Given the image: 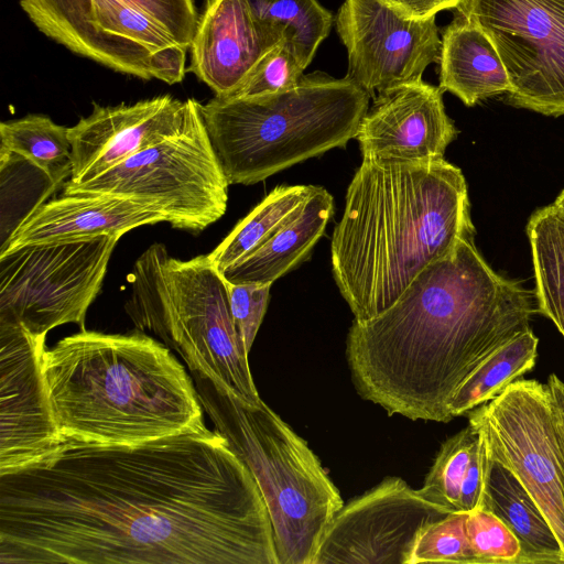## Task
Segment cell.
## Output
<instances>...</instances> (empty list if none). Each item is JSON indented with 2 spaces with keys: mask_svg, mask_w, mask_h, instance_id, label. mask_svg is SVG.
Wrapping results in <instances>:
<instances>
[{
  "mask_svg": "<svg viewBox=\"0 0 564 564\" xmlns=\"http://www.w3.org/2000/svg\"><path fill=\"white\" fill-rule=\"evenodd\" d=\"M443 91L423 79L378 93L357 134L362 159L427 162L444 159L457 129Z\"/></svg>",
  "mask_w": 564,
  "mask_h": 564,
  "instance_id": "cell-17",
  "label": "cell"
},
{
  "mask_svg": "<svg viewBox=\"0 0 564 564\" xmlns=\"http://www.w3.org/2000/svg\"><path fill=\"white\" fill-rule=\"evenodd\" d=\"M119 235L35 243L0 252V321L36 337L64 324L85 329Z\"/></svg>",
  "mask_w": 564,
  "mask_h": 564,
  "instance_id": "cell-10",
  "label": "cell"
},
{
  "mask_svg": "<svg viewBox=\"0 0 564 564\" xmlns=\"http://www.w3.org/2000/svg\"><path fill=\"white\" fill-rule=\"evenodd\" d=\"M446 514L403 479L387 477L336 512L313 564H409L420 530Z\"/></svg>",
  "mask_w": 564,
  "mask_h": 564,
  "instance_id": "cell-14",
  "label": "cell"
},
{
  "mask_svg": "<svg viewBox=\"0 0 564 564\" xmlns=\"http://www.w3.org/2000/svg\"><path fill=\"white\" fill-rule=\"evenodd\" d=\"M45 337L0 321V474L40 462L65 440L42 371Z\"/></svg>",
  "mask_w": 564,
  "mask_h": 564,
  "instance_id": "cell-15",
  "label": "cell"
},
{
  "mask_svg": "<svg viewBox=\"0 0 564 564\" xmlns=\"http://www.w3.org/2000/svg\"><path fill=\"white\" fill-rule=\"evenodd\" d=\"M440 85L466 106L508 93L510 82L489 37L477 25L455 15L442 34Z\"/></svg>",
  "mask_w": 564,
  "mask_h": 564,
  "instance_id": "cell-20",
  "label": "cell"
},
{
  "mask_svg": "<svg viewBox=\"0 0 564 564\" xmlns=\"http://www.w3.org/2000/svg\"><path fill=\"white\" fill-rule=\"evenodd\" d=\"M498 517L520 544L518 564H564V552L543 512L519 479L488 457L481 508Z\"/></svg>",
  "mask_w": 564,
  "mask_h": 564,
  "instance_id": "cell-22",
  "label": "cell"
},
{
  "mask_svg": "<svg viewBox=\"0 0 564 564\" xmlns=\"http://www.w3.org/2000/svg\"><path fill=\"white\" fill-rule=\"evenodd\" d=\"M333 214V196L316 186L291 223L221 272L225 280L234 284L272 285L310 256Z\"/></svg>",
  "mask_w": 564,
  "mask_h": 564,
  "instance_id": "cell-21",
  "label": "cell"
},
{
  "mask_svg": "<svg viewBox=\"0 0 564 564\" xmlns=\"http://www.w3.org/2000/svg\"><path fill=\"white\" fill-rule=\"evenodd\" d=\"M194 100L173 135L84 183L65 182L63 193L110 194L150 203L173 228L199 232L227 209L230 185Z\"/></svg>",
  "mask_w": 564,
  "mask_h": 564,
  "instance_id": "cell-9",
  "label": "cell"
},
{
  "mask_svg": "<svg viewBox=\"0 0 564 564\" xmlns=\"http://www.w3.org/2000/svg\"><path fill=\"white\" fill-rule=\"evenodd\" d=\"M473 237L425 267L379 315L354 319L346 356L357 392L389 415L447 423L459 386L530 329L534 291L498 274Z\"/></svg>",
  "mask_w": 564,
  "mask_h": 564,
  "instance_id": "cell-2",
  "label": "cell"
},
{
  "mask_svg": "<svg viewBox=\"0 0 564 564\" xmlns=\"http://www.w3.org/2000/svg\"><path fill=\"white\" fill-rule=\"evenodd\" d=\"M215 430L254 477L270 514L279 564H313L344 502L319 459L262 400L246 403L192 373Z\"/></svg>",
  "mask_w": 564,
  "mask_h": 564,
  "instance_id": "cell-7",
  "label": "cell"
},
{
  "mask_svg": "<svg viewBox=\"0 0 564 564\" xmlns=\"http://www.w3.org/2000/svg\"><path fill=\"white\" fill-rule=\"evenodd\" d=\"M435 17L405 18L382 0H345L335 24L347 51L346 77L372 98L422 79L426 67L441 56Z\"/></svg>",
  "mask_w": 564,
  "mask_h": 564,
  "instance_id": "cell-13",
  "label": "cell"
},
{
  "mask_svg": "<svg viewBox=\"0 0 564 564\" xmlns=\"http://www.w3.org/2000/svg\"><path fill=\"white\" fill-rule=\"evenodd\" d=\"M40 32L116 72L183 80L198 14L194 0H19Z\"/></svg>",
  "mask_w": 564,
  "mask_h": 564,
  "instance_id": "cell-8",
  "label": "cell"
},
{
  "mask_svg": "<svg viewBox=\"0 0 564 564\" xmlns=\"http://www.w3.org/2000/svg\"><path fill=\"white\" fill-rule=\"evenodd\" d=\"M42 371L64 440L138 445L206 425L192 376L135 328L64 337L44 349Z\"/></svg>",
  "mask_w": 564,
  "mask_h": 564,
  "instance_id": "cell-4",
  "label": "cell"
},
{
  "mask_svg": "<svg viewBox=\"0 0 564 564\" xmlns=\"http://www.w3.org/2000/svg\"><path fill=\"white\" fill-rule=\"evenodd\" d=\"M279 564L261 490L216 430L65 440L0 474V564Z\"/></svg>",
  "mask_w": 564,
  "mask_h": 564,
  "instance_id": "cell-1",
  "label": "cell"
},
{
  "mask_svg": "<svg viewBox=\"0 0 564 564\" xmlns=\"http://www.w3.org/2000/svg\"><path fill=\"white\" fill-rule=\"evenodd\" d=\"M539 313L564 337V216L549 205L534 212L527 226Z\"/></svg>",
  "mask_w": 564,
  "mask_h": 564,
  "instance_id": "cell-24",
  "label": "cell"
},
{
  "mask_svg": "<svg viewBox=\"0 0 564 564\" xmlns=\"http://www.w3.org/2000/svg\"><path fill=\"white\" fill-rule=\"evenodd\" d=\"M553 205L564 216V188L555 198Z\"/></svg>",
  "mask_w": 564,
  "mask_h": 564,
  "instance_id": "cell-36",
  "label": "cell"
},
{
  "mask_svg": "<svg viewBox=\"0 0 564 564\" xmlns=\"http://www.w3.org/2000/svg\"><path fill=\"white\" fill-rule=\"evenodd\" d=\"M227 283L234 323L249 352L268 307L271 285Z\"/></svg>",
  "mask_w": 564,
  "mask_h": 564,
  "instance_id": "cell-32",
  "label": "cell"
},
{
  "mask_svg": "<svg viewBox=\"0 0 564 564\" xmlns=\"http://www.w3.org/2000/svg\"><path fill=\"white\" fill-rule=\"evenodd\" d=\"M467 512L454 511L425 524L415 539L409 564H475L466 532Z\"/></svg>",
  "mask_w": 564,
  "mask_h": 564,
  "instance_id": "cell-29",
  "label": "cell"
},
{
  "mask_svg": "<svg viewBox=\"0 0 564 564\" xmlns=\"http://www.w3.org/2000/svg\"><path fill=\"white\" fill-rule=\"evenodd\" d=\"M278 43L257 25L246 0H207L191 43L188 69L215 96L227 97Z\"/></svg>",
  "mask_w": 564,
  "mask_h": 564,
  "instance_id": "cell-19",
  "label": "cell"
},
{
  "mask_svg": "<svg viewBox=\"0 0 564 564\" xmlns=\"http://www.w3.org/2000/svg\"><path fill=\"white\" fill-rule=\"evenodd\" d=\"M1 150L17 154L43 172L54 185L72 175L68 128L44 115L0 123Z\"/></svg>",
  "mask_w": 564,
  "mask_h": 564,
  "instance_id": "cell-27",
  "label": "cell"
},
{
  "mask_svg": "<svg viewBox=\"0 0 564 564\" xmlns=\"http://www.w3.org/2000/svg\"><path fill=\"white\" fill-rule=\"evenodd\" d=\"M475 234L459 167L445 159H362L332 235L333 275L355 319L367 321Z\"/></svg>",
  "mask_w": 564,
  "mask_h": 564,
  "instance_id": "cell-3",
  "label": "cell"
},
{
  "mask_svg": "<svg viewBox=\"0 0 564 564\" xmlns=\"http://www.w3.org/2000/svg\"><path fill=\"white\" fill-rule=\"evenodd\" d=\"M370 96L346 76H302L289 90L200 105L229 184L251 185L354 139Z\"/></svg>",
  "mask_w": 564,
  "mask_h": 564,
  "instance_id": "cell-5",
  "label": "cell"
},
{
  "mask_svg": "<svg viewBox=\"0 0 564 564\" xmlns=\"http://www.w3.org/2000/svg\"><path fill=\"white\" fill-rule=\"evenodd\" d=\"M398 13L411 19H426L443 10L455 9L463 0H382Z\"/></svg>",
  "mask_w": 564,
  "mask_h": 564,
  "instance_id": "cell-34",
  "label": "cell"
},
{
  "mask_svg": "<svg viewBox=\"0 0 564 564\" xmlns=\"http://www.w3.org/2000/svg\"><path fill=\"white\" fill-rule=\"evenodd\" d=\"M480 436L469 424L441 446L419 494L448 513L459 511L460 488Z\"/></svg>",
  "mask_w": 564,
  "mask_h": 564,
  "instance_id": "cell-28",
  "label": "cell"
},
{
  "mask_svg": "<svg viewBox=\"0 0 564 564\" xmlns=\"http://www.w3.org/2000/svg\"><path fill=\"white\" fill-rule=\"evenodd\" d=\"M539 339L530 329L520 333L486 358L459 386L448 411L452 419L496 398L536 362Z\"/></svg>",
  "mask_w": 564,
  "mask_h": 564,
  "instance_id": "cell-26",
  "label": "cell"
},
{
  "mask_svg": "<svg viewBox=\"0 0 564 564\" xmlns=\"http://www.w3.org/2000/svg\"><path fill=\"white\" fill-rule=\"evenodd\" d=\"M546 384L552 393L560 431L564 440V381L557 375L551 373Z\"/></svg>",
  "mask_w": 564,
  "mask_h": 564,
  "instance_id": "cell-35",
  "label": "cell"
},
{
  "mask_svg": "<svg viewBox=\"0 0 564 564\" xmlns=\"http://www.w3.org/2000/svg\"><path fill=\"white\" fill-rule=\"evenodd\" d=\"M304 69L293 50L282 41L257 61L236 90L227 97H256L292 89L301 80Z\"/></svg>",
  "mask_w": 564,
  "mask_h": 564,
  "instance_id": "cell-30",
  "label": "cell"
},
{
  "mask_svg": "<svg viewBox=\"0 0 564 564\" xmlns=\"http://www.w3.org/2000/svg\"><path fill=\"white\" fill-rule=\"evenodd\" d=\"M257 25L284 41L306 68L327 37L333 14L317 0H246Z\"/></svg>",
  "mask_w": 564,
  "mask_h": 564,
  "instance_id": "cell-25",
  "label": "cell"
},
{
  "mask_svg": "<svg viewBox=\"0 0 564 564\" xmlns=\"http://www.w3.org/2000/svg\"><path fill=\"white\" fill-rule=\"evenodd\" d=\"M128 282L123 308L135 329L159 337L191 375L246 403L261 401L231 315L228 283L208 254L180 260L163 243H152L135 260Z\"/></svg>",
  "mask_w": 564,
  "mask_h": 564,
  "instance_id": "cell-6",
  "label": "cell"
},
{
  "mask_svg": "<svg viewBox=\"0 0 564 564\" xmlns=\"http://www.w3.org/2000/svg\"><path fill=\"white\" fill-rule=\"evenodd\" d=\"M163 221V213L150 203L110 194L63 193L35 206L0 251L99 235L122 237L137 227Z\"/></svg>",
  "mask_w": 564,
  "mask_h": 564,
  "instance_id": "cell-18",
  "label": "cell"
},
{
  "mask_svg": "<svg viewBox=\"0 0 564 564\" xmlns=\"http://www.w3.org/2000/svg\"><path fill=\"white\" fill-rule=\"evenodd\" d=\"M313 185H281L267 195L210 252L212 263L224 272L291 223L313 194Z\"/></svg>",
  "mask_w": 564,
  "mask_h": 564,
  "instance_id": "cell-23",
  "label": "cell"
},
{
  "mask_svg": "<svg viewBox=\"0 0 564 564\" xmlns=\"http://www.w3.org/2000/svg\"><path fill=\"white\" fill-rule=\"evenodd\" d=\"M487 466L488 456L485 444L480 437V441L473 453L460 488L458 500L459 511L470 512L481 508Z\"/></svg>",
  "mask_w": 564,
  "mask_h": 564,
  "instance_id": "cell-33",
  "label": "cell"
},
{
  "mask_svg": "<svg viewBox=\"0 0 564 564\" xmlns=\"http://www.w3.org/2000/svg\"><path fill=\"white\" fill-rule=\"evenodd\" d=\"M455 10L496 47L510 82L508 104L564 115V0H463Z\"/></svg>",
  "mask_w": 564,
  "mask_h": 564,
  "instance_id": "cell-12",
  "label": "cell"
},
{
  "mask_svg": "<svg viewBox=\"0 0 564 564\" xmlns=\"http://www.w3.org/2000/svg\"><path fill=\"white\" fill-rule=\"evenodd\" d=\"M487 456L508 468L534 499L564 552V440L551 390L518 379L468 412Z\"/></svg>",
  "mask_w": 564,
  "mask_h": 564,
  "instance_id": "cell-11",
  "label": "cell"
},
{
  "mask_svg": "<svg viewBox=\"0 0 564 564\" xmlns=\"http://www.w3.org/2000/svg\"><path fill=\"white\" fill-rule=\"evenodd\" d=\"M194 100L162 95L131 105L94 104L88 117L68 128L72 148L68 182H87L173 135L185 123Z\"/></svg>",
  "mask_w": 564,
  "mask_h": 564,
  "instance_id": "cell-16",
  "label": "cell"
},
{
  "mask_svg": "<svg viewBox=\"0 0 564 564\" xmlns=\"http://www.w3.org/2000/svg\"><path fill=\"white\" fill-rule=\"evenodd\" d=\"M466 532L475 564H518L519 541L490 511L467 512Z\"/></svg>",
  "mask_w": 564,
  "mask_h": 564,
  "instance_id": "cell-31",
  "label": "cell"
}]
</instances>
